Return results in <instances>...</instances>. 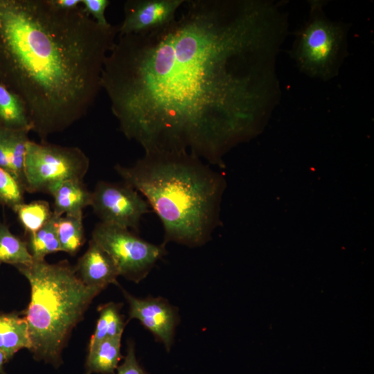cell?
<instances>
[{
	"label": "cell",
	"instance_id": "cell-1",
	"mask_svg": "<svg viewBox=\"0 0 374 374\" xmlns=\"http://www.w3.org/2000/svg\"><path fill=\"white\" fill-rule=\"evenodd\" d=\"M286 19L271 3L185 0L168 25L118 35L100 85L145 154L223 157L260 132L278 96Z\"/></svg>",
	"mask_w": 374,
	"mask_h": 374
},
{
	"label": "cell",
	"instance_id": "cell-2",
	"mask_svg": "<svg viewBox=\"0 0 374 374\" xmlns=\"http://www.w3.org/2000/svg\"><path fill=\"white\" fill-rule=\"evenodd\" d=\"M119 25H98L82 6L0 0V82L24 103L41 141L84 117L101 89Z\"/></svg>",
	"mask_w": 374,
	"mask_h": 374
},
{
	"label": "cell",
	"instance_id": "cell-3",
	"mask_svg": "<svg viewBox=\"0 0 374 374\" xmlns=\"http://www.w3.org/2000/svg\"><path fill=\"white\" fill-rule=\"evenodd\" d=\"M114 168L160 218L163 244L201 246L220 225L226 182L202 159L188 154H145L130 167Z\"/></svg>",
	"mask_w": 374,
	"mask_h": 374
},
{
	"label": "cell",
	"instance_id": "cell-4",
	"mask_svg": "<svg viewBox=\"0 0 374 374\" xmlns=\"http://www.w3.org/2000/svg\"><path fill=\"white\" fill-rule=\"evenodd\" d=\"M29 282L30 301L23 312L37 360L59 366L62 352L100 290L85 285L67 260H45L15 267Z\"/></svg>",
	"mask_w": 374,
	"mask_h": 374
},
{
	"label": "cell",
	"instance_id": "cell-5",
	"mask_svg": "<svg viewBox=\"0 0 374 374\" xmlns=\"http://www.w3.org/2000/svg\"><path fill=\"white\" fill-rule=\"evenodd\" d=\"M320 1L310 3L305 23L297 30L291 55L307 75L329 80L338 74L347 53L348 26L332 21Z\"/></svg>",
	"mask_w": 374,
	"mask_h": 374
},
{
	"label": "cell",
	"instance_id": "cell-6",
	"mask_svg": "<svg viewBox=\"0 0 374 374\" xmlns=\"http://www.w3.org/2000/svg\"><path fill=\"white\" fill-rule=\"evenodd\" d=\"M89 168L88 157L78 147L30 140L26 145L24 165L25 191L48 194L62 181H83Z\"/></svg>",
	"mask_w": 374,
	"mask_h": 374
},
{
	"label": "cell",
	"instance_id": "cell-7",
	"mask_svg": "<svg viewBox=\"0 0 374 374\" xmlns=\"http://www.w3.org/2000/svg\"><path fill=\"white\" fill-rule=\"evenodd\" d=\"M91 239L112 258L119 276L136 283L167 253L163 243L154 244L127 228L101 222L95 226Z\"/></svg>",
	"mask_w": 374,
	"mask_h": 374
},
{
	"label": "cell",
	"instance_id": "cell-8",
	"mask_svg": "<svg viewBox=\"0 0 374 374\" xmlns=\"http://www.w3.org/2000/svg\"><path fill=\"white\" fill-rule=\"evenodd\" d=\"M91 206L100 222L137 233L143 215L151 212L146 199L125 182H98L92 191Z\"/></svg>",
	"mask_w": 374,
	"mask_h": 374
},
{
	"label": "cell",
	"instance_id": "cell-9",
	"mask_svg": "<svg viewBox=\"0 0 374 374\" xmlns=\"http://www.w3.org/2000/svg\"><path fill=\"white\" fill-rule=\"evenodd\" d=\"M123 293L129 304V319L139 320L169 351L179 322L176 308L161 297L141 299L124 290Z\"/></svg>",
	"mask_w": 374,
	"mask_h": 374
},
{
	"label": "cell",
	"instance_id": "cell-10",
	"mask_svg": "<svg viewBox=\"0 0 374 374\" xmlns=\"http://www.w3.org/2000/svg\"><path fill=\"white\" fill-rule=\"evenodd\" d=\"M185 0H128L118 35L150 31L165 26L176 17Z\"/></svg>",
	"mask_w": 374,
	"mask_h": 374
},
{
	"label": "cell",
	"instance_id": "cell-11",
	"mask_svg": "<svg viewBox=\"0 0 374 374\" xmlns=\"http://www.w3.org/2000/svg\"><path fill=\"white\" fill-rule=\"evenodd\" d=\"M74 269L85 285L100 292L110 284L118 285L117 278L119 273L114 262L92 239Z\"/></svg>",
	"mask_w": 374,
	"mask_h": 374
},
{
	"label": "cell",
	"instance_id": "cell-12",
	"mask_svg": "<svg viewBox=\"0 0 374 374\" xmlns=\"http://www.w3.org/2000/svg\"><path fill=\"white\" fill-rule=\"evenodd\" d=\"M48 194L53 197V213L56 217L68 215L82 218L83 209L91 204L92 192L82 180L62 181L54 186Z\"/></svg>",
	"mask_w": 374,
	"mask_h": 374
},
{
	"label": "cell",
	"instance_id": "cell-13",
	"mask_svg": "<svg viewBox=\"0 0 374 374\" xmlns=\"http://www.w3.org/2000/svg\"><path fill=\"white\" fill-rule=\"evenodd\" d=\"M28 132L0 125V167L8 171L24 188V165ZM25 190V188H24Z\"/></svg>",
	"mask_w": 374,
	"mask_h": 374
},
{
	"label": "cell",
	"instance_id": "cell-14",
	"mask_svg": "<svg viewBox=\"0 0 374 374\" xmlns=\"http://www.w3.org/2000/svg\"><path fill=\"white\" fill-rule=\"evenodd\" d=\"M31 342L26 319L15 312L0 313V350L8 360L19 350H30Z\"/></svg>",
	"mask_w": 374,
	"mask_h": 374
},
{
	"label": "cell",
	"instance_id": "cell-15",
	"mask_svg": "<svg viewBox=\"0 0 374 374\" xmlns=\"http://www.w3.org/2000/svg\"><path fill=\"white\" fill-rule=\"evenodd\" d=\"M121 337L105 339L89 348L86 362L87 374H114L123 358L121 353Z\"/></svg>",
	"mask_w": 374,
	"mask_h": 374
},
{
	"label": "cell",
	"instance_id": "cell-16",
	"mask_svg": "<svg viewBox=\"0 0 374 374\" xmlns=\"http://www.w3.org/2000/svg\"><path fill=\"white\" fill-rule=\"evenodd\" d=\"M0 125L8 129L32 131V125L23 100L0 82Z\"/></svg>",
	"mask_w": 374,
	"mask_h": 374
},
{
	"label": "cell",
	"instance_id": "cell-17",
	"mask_svg": "<svg viewBox=\"0 0 374 374\" xmlns=\"http://www.w3.org/2000/svg\"><path fill=\"white\" fill-rule=\"evenodd\" d=\"M121 303L113 302L98 308L99 317L89 348L105 339L122 337L126 323L121 314Z\"/></svg>",
	"mask_w": 374,
	"mask_h": 374
},
{
	"label": "cell",
	"instance_id": "cell-18",
	"mask_svg": "<svg viewBox=\"0 0 374 374\" xmlns=\"http://www.w3.org/2000/svg\"><path fill=\"white\" fill-rule=\"evenodd\" d=\"M33 261L26 241L13 234L9 226L0 221V265H29Z\"/></svg>",
	"mask_w": 374,
	"mask_h": 374
},
{
	"label": "cell",
	"instance_id": "cell-19",
	"mask_svg": "<svg viewBox=\"0 0 374 374\" xmlns=\"http://www.w3.org/2000/svg\"><path fill=\"white\" fill-rule=\"evenodd\" d=\"M56 219L57 217L53 215L42 228L28 235L26 242L33 260H44L47 255L61 251L55 226Z\"/></svg>",
	"mask_w": 374,
	"mask_h": 374
},
{
	"label": "cell",
	"instance_id": "cell-20",
	"mask_svg": "<svg viewBox=\"0 0 374 374\" xmlns=\"http://www.w3.org/2000/svg\"><path fill=\"white\" fill-rule=\"evenodd\" d=\"M55 226L61 251L75 255L85 242L82 218L57 217Z\"/></svg>",
	"mask_w": 374,
	"mask_h": 374
},
{
	"label": "cell",
	"instance_id": "cell-21",
	"mask_svg": "<svg viewBox=\"0 0 374 374\" xmlns=\"http://www.w3.org/2000/svg\"><path fill=\"white\" fill-rule=\"evenodd\" d=\"M12 211L28 235L42 228L53 215L48 202L44 200L24 202L17 206Z\"/></svg>",
	"mask_w": 374,
	"mask_h": 374
},
{
	"label": "cell",
	"instance_id": "cell-22",
	"mask_svg": "<svg viewBox=\"0 0 374 374\" xmlns=\"http://www.w3.org/2000/svg\"><path fill=\"white\" fill-rule=\"evenodd\" d=\"M24 188L7 170L0 167V205L13 210L24 203Z\"/></svg>",
	"mask_w": 374,
	"mask_h": 374
},
{
	"label": "cell",
	"instance_id": "cell-23",
	"mask_svg": "<svg viewBox=\"0 0 374 374\" xmlns=\"http://www.w3.org/2000/svg\"><path fill=\"white\" fill-rule=\"evenodd\" d=\"M110 4L109 0H82L84 10L100 26L109 27L110 24L105 17V10Z\"/></svg>",
	"mask_w": 374,
	"mask_h": 374
},
{
	"label": "cell",
	"instance_id": "cell-24",
	"mask_svg": "<svg viewBox=\"0 0 374 374\" xmlns=\"http://www.w3.org/2000/svg\"><path fill=\"white\" fill-rule=\"evenodd\" d=\"M114 374H148L136 359L133 342H129L124 361L117 367L116 373Z\"/></svg>",
	"mask_w": 374,
	"mask_h": 374
},
{
	"label": "cell",
	"instance_id": "cell-25",
	"mask_svg": "<svg viewBox=\"0 0 374 374\" xmlns=\"http://www.w3.org/2000/svg\"><path fill=\"white\" fill-rule=\"evenodd\" d=\"M55 7L64 10H71L80 7L82 0H49Z\"/></svg>",
	"mask_w": 374,
	"mask_h": 374
},
{
	"label": "cell",
	"instance_id": "cell-26",
	"mask_svg": "<svg viewBox=\"0 0 374 374\" xmlns=\"http://www.w3.org/2000/svg\"><path fill=\"white\" fill-rule=\"evenodd\" d=\"M8 361L5 354L0 350V374H6L3 369V365Z\"/></svg>",
	"mask_w": 374,
	"mask_h": 374
}]
</instances>
